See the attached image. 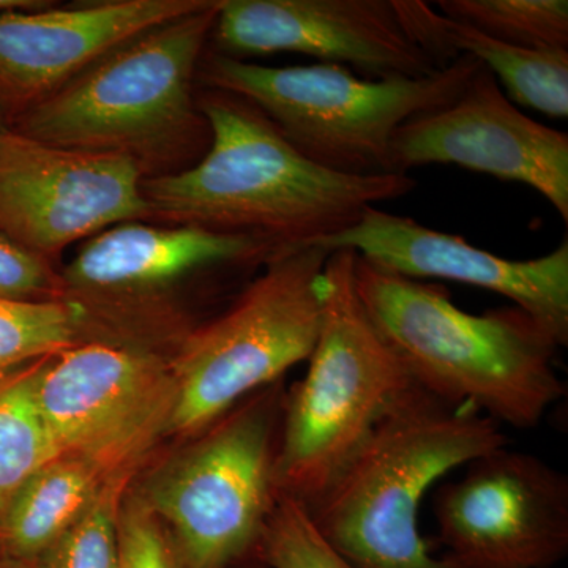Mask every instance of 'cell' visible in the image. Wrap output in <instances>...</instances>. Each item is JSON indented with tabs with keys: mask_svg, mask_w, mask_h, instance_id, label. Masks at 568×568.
Masks as SVG:
<instances>
[{
	"mask_svg": "<svg viewBox=\"0 0 568 568\" xmlns=\"http://www.w3.org/2000/svg\"><path fill=\"white\" fill-rule=\"evenodd\" d=\"M11 121V114L9 106H7L6 100L0 95V132L2 130L9 129Z\"/></svg>",
	"mask_w": 568,
	"mask_h": 568,
	"instance_id": "cell-27",
	"label": "cell"
},
{
	"mask_svg": "<svg viewBox=\"0 0 568 568\" xmlns=\"http://www.w3.org/2000/svg\"><path fill=\"white\" fill-rule=\"evenodd\" d=\"M466 466L433 496L446 558L459 568H551L566 558V474L510 446Z\"/></svg>",
	"mask_w": 568,
	"mask_h": 568,
	"instance_id": "cell-10",
	"label": "cell"
},
{
	"mask_svg": "<svg viewBox=\"0 0 568 568\" xmlns=\"http://www.w3.org/2000/svg\"><path fill=\"white\" fill-rule=\"evenodd\" d=\"M428 164L528 185L568 222V134L523 114L484 65L454 102L396 130L394 173Z\"/></svg>",
	"mask_w": 568,
	"mask_h": 568,
	"instance_id": "cell-13",
	"label": "cell"
},
{
	"mask_svg": "<svg viewBox=\"0 0 568 568\" xmlns=\"http://www.w3.org/2000/svg\"><path fill=\"white\" fill-rule=\"evenodd\" d=\"M222 2L125 41L17 112L11 129L71 151L123 156L144 179L189 170L211 144L194 81Z\"/></svg>",
	"mask_w": 568,
	"mask_h": 568,
	"instance_id": "cell-2",
	"label": "cell"
},
{
	"mask_svg": "<svg viewBox=\"0 0 568 568\" xmlns=\"http://www.w3.org/2000/svg\"><path fill=\"white\" fill-rule=\"evenodd\" d=\"M207 2L106 0L0 14V95L11 118L125 41L203 9Z\"/></svg>",
	"mask_w": 568,
	"mask_h": 568,
	"instance_id": "cell-15",
	"label": "cell"
},
{
	"mask_svg": "<svg viewBox=\"0 0 568 568\" xmlns=\"http://www.w3.org/2000/svg\"><path fill=\"white\" fill-rule=\"evenodd\" d=\"M63 457L33 386V369L0 379V510L41 467Z\"/></svg>",
	"mask_w": 568,
	"mask_h": 568,
	"instance_id": "cell-19",
	"label": "cell"
},
{
	"mask_svg": "<svg viewBox=\"0 0 568 568\" xmlns=\"http://www.w3.org/2000/svg\"><path fill=\"white\" fill-rule=\"evenodd\" d=\"M61 275L50 261L0 231V298L7 301H62Z\"/></svg>",
	"mask_w": 568,
	"mask_h": 568,
	"instance_id": "cell-24",
	"label": "cell"
},
{
	"mask_svg": "<svg viewBox=\"0 0 568 568\" xmlns=\"http://www.w3.org/2000/svg\"><path fill=\"white\" fill-rule=\"evenodd\" d=\"M507 446L503 425L414 384L306 511L354 568H459L429 551L418 530L422 500L439 478Z\"/></svg>",
	"mask_w": 568,
	"mask_h": 568,
	"instance_id": "cell-4",
	"label": "cell"
},
{
	"mask_svg": "<svg viewBox=\"0 0 568 568\" xmlns=\"http://www.w3.org/2000/svg\"><path fill=\"white\" fill-rule=\"evenodd\" d=\"M257 552L268 568H354L317 532L306 508L282 493L265 523Z\"/></svg>",
	"mask_w": 568,
	"mask_h": 568,
	"instance_id": "cell-22",
	"label": "cell"
},
{
	"mask_svg": "<svg viewBox=\"0 0 568 568\" xmlns=\"http://www.w3.org/2000/svg\"><path fill=\"white\" fill-rule=\"evenodd\" d=\"M331 253L312 245L275 253L230 308L183 338L170 365L175 384L170 428L203 432L246 395L308 361L323 320Z\"/></svg>",
	"mask_w": 568,
	"mask_h": 568,
	"instance_id": "cell-7",
	"label": "cell"
},
{
	"mask_svg": "<svg viewBox=\"0 0 568 568\" xmlns=\"http://www.w3.org/2000/svg\"><path fill=\"white\" fill-rule=\"evenodd\" d=\"M100 470L80 458L61 457L41 467L3 508L2 537L11 552L51 549L99 495Z\"/></svg>",
	"mask_w": 568,
	"mask_h": 568,
	"instance_id": "cell-17",
	"label": "cell"
},
{
	"mask_svg": "<svg viewBox=\"0 0 568 568\" xmlns=\"http://www.w3.org/2000/svg\"><path fill=\"white\" fill-rule=\"evenodd\" d=\"M354 282L369 321L428 394L518 429L536 428L566 396L558 342L517 306L470 315L447 287L390 274L357 254Z\"/></svg>",
	"mask_w": 568,
	"mask_h": 568,
	"instance_id": "cell-3",
	"label": "cell"
},
{
	"mask_svg": "<svg viewBox=\"0 0 568 568\" xmlns=\"http://www.w3.org/2000/svg\"><path fill=\"white\" fill-rule=\"evenodd\" d=\"M52 357L33 369V386L63 457L103 473L140 454L170 425L174 377L156 355L92 342Z\"/></svg>",
	"mask_w": 568,
	"mask_h": 568,
	"instance_id": "cell-9",
	"label": "cell"
},
{
	"mask_svg": "<svg viewBox=\"0 0 568 568\" xmlns=\"http://www.w3.org/2000/svg\"><path fill=\"white\" fill-rule=\"evenodd\" d=\"M209 41L211 51L241 61L295 52L366 80L440 71L418 47L396 0H223Z\"/></svg>",
	"mask_w": 568,
	"mask_h": 568,
	"instance_id": "cell-12",
	"label": "cell"
},
{
	"mask_svg": "<svg viewBox=\"0 0 568 568\" xmlns=\"http://www.w3.org/2000/svg\"><path fill=\"white\" fill-rule=\"evenodd\" d=\"M81 331V316L69 302L0 298V375L80 345Z\"/></svg>",
	"mask_w": 568,
	"mask_h": 568,
	"instance_id": "cell-21",
	"label": "cell"
},
{
	"mask_svg": "<svg viewBox=\"0 0 568 568\" xmlns=\"http://www.w3.org/2000/svg\"><path fill=\"white\" fill-rule=\"evenodd\" d=\"M272 386L216 422L153 485L149 508L170 523L185 568H230L260 544L280 495L275 435L284 398Z\"/></svg>",
	"mask_w": 568,
	"mask_h": 568,
	"instance_id": "cell-8",
	"label": "cell"
},
{
	"mask_svg": "<svg viewBox=\"0 0 568 568\" xmlns=\"http://www.w3.org/2000/svg\"><path fill=\"white\" fill-rule=\"evenodd\" d=\"M312 246L353 250L366 263L406 278L447 280L491 291L534 317L560 347L568 345L567 239L547 256L511 261L373 205L353 226Z\"/></svg>",
	"mask_w": 568,
	"mask_h": 568,
	"instance_id": "cell-14",
	"label": "cell"
},
{
	"mask_svg": "<svg viewBox=\"0 0 568 568\" xmlns=\"http://www.w3.org/2000/svg\"><path fill=\"white\" fill-rule=\"evenodd\" d=\"M481 63L462 55L426 78L366 80L338 63L264 67L204 52L196 81L260 108L310 162L334 173L395 174L392 140L403 123L446 106Z\"/></svg>",
	"mask_w": 568,
	"mask_h": 568,
	"instance_id": "cell-5",
	"label": "cell"
},
{
	"mask_svg": "<svg viewBox=\"0 0 568 568\" xmlns=\"http://www.w3.org/2000/svg\"><path fill=\"white\" fill-rule=\"evenodd\" d=\"M132 160L71 151L9 129L0 132V231L54 263L108 227L149 222Z\"/></svg>",
	"mask_w": 568,
	"mask_h": 568,
	"instance_id": "cell-11",
	"label": "cell"
},
{
	"mask_svg": "<svg viewBox=\"0 0 568 568\" xmlns=\"http://www.w3.org/2000/svg\"><path fill=\"white\" fill-rule=\"evenodd\" d=\"M197 108L211 144L189 170L142 181L151 220L252 235L286 250L342 233L365 209L416 190L410 174L355 178L317 166L234 93L203 89Z\"/></svg>",
	"mask_w": 568,
	"mask_h": 568,
	"instance_id": "cell-1",
	"label": "cell"
},
{
	"mask_svg": "<svg viewBox=\"0 0 568 568\" xmlns=\"http://www.w3.org/2000/svg\"><path fill=\"white\" fill-rule=\"evenodd\" d=\"M354 265L353 250L328 256L323 320L308 372L283 399L276 488L306 510L414 386L358 301Z\"/></svg>",
	"mask_w": 568,
	"mask_h": 568,
	"instance_id": "cell-6",
	"label": "cell"
},
{
	"mask_svg": "<svg viewBox=\"0 0 568 568\" xmlns=\"http://www.w3.org/2000/svg\"><path fill=\"white\" fill-rule=\"evenodd\" d=\"M119 568H179L155 514L132 507L118 526Z\"/></svg>",
	"mask_w": 568,
	"mask_h": 568,
	"instance_id": "cell-25",
	"label": "cell"
},
{
	"mask_svg": "<svg viewBox=\"0 0 568 568\" xmlns=\"http://www.w3.org/2000/svg\"><path fill=\"white\" fill-rule=\"evenodd\" d=\"M440 14L489 39L568 51L567 0H439Z\"/></svg>",
	"mask_w": 568,
	"mask_h": 568,
	"instance_id": "cell-20",
	"label": "cell"
},
{
	"mask_svg": "<svg viewBox=\"0 0 568 568\" xmlns=\"http://www.w3.org/2000/svg\"><path fill=\"white\" fill-rule=\"evenodd\" d=\"M52 6L48 0H0V14L10 11H32Z\"/></svg>",
	"mask_w": 568,
	"mask_h": 568,
	"instance_id": "cell-26",
	"label": "cell"
},
{
	"mask_svg": "<svg viewBox=\"0 0 568 568\" xmlns=\"http://www.w3.org/2000/svg\"><path fill=\"white\" fill-rule=\"evenodd\" d=\"M115 488L100 489L91 506L51 548L48 568H119Z\"/></svg>",
	"mask_w": 568,
	"mask_h": 568,
	"instance_id": "cell-23",
	"label": "cell"
},
{
	"mask_svg": "<svg viewBox=\"0 0 568 568\" xmlns=\"http://www.w3.org/2000/svg\"><path fill=\"white\" fill-rule=\"evenodd\" d=\"M444 32L452 51L477 59L504 85L511 103L548 118H568V51L514 47L446 17Z\"/></svg>",
	"mask_w": 568,
	"mask_h": 568,
	"instance_id": "cell-18",
	"label": "cell"
},
{
	"mask_svg": "<svg viewBox=\"0 0 568 568\" xmlns=\"http://www.w3.org/2000/svg\"><path fill=\"white\" fill-rule=\"evenodd\" d=\"M276 250L252 235L126 222L82 242L61 274L63 298L159 293L204 271L256 265Z\"/></svg>",
	"mask_w": 568,
	"mask_h": 568,
	"instance_id": "cell-16",
	"label": "cell"
}]
</instances>
